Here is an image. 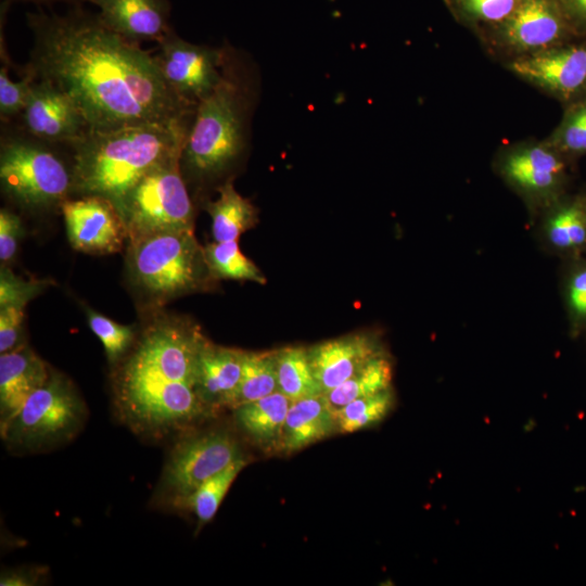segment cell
I'll use <instances>...</instances> for the list:
<instances>
[{
    "instance_id": "cell-1",
    "label": "cell",
    "mask_w": 586,
    "mask_h": 586,
    "mask_svg": "<svg viewBox=\"0 0 586 586\" xmlns=\"http://www.w3.org/2000/svg\"><path fill=\"white\" fill-rule=\"evenodd\" d=\"M34 35L24 73L49 81L85 118L89 130L173 123L195 107L165 82L153 55L110 28L98 14L74 5L65 14H27Z\"/></svg>"
},
{
    "instance_id": "cell-2",
    "label": "cell",
    "mask_w": 586,
    "mask_h": 586,
    "mask_svg": "<svg viewBox=\"0 0 586 586\" xmlns=\"http://www.w3.org/2000/svg\"><path fill=\"white\" fill-rule=\"evenodd\" d=\"M206 336L187 318L160 316L136 337L113 380L119 417L138 434L162 437L212 410L196 390Z\"/></svg>"
},
{
    "instance_id": "cell-3",
    "label": "cell",
    "mask_w": 586,
    "mask_h": 586,
    "mask_svg": "<svg viewBox=\"0 0 586 586\" xmlns=\"http://www.w3.org/2000/svg\"><path fill=\"white\" fill-rule=\"evenodd\" d=\"M192 118L88 130L68 145L73 152V193L102 196L117 207L148 171L182 152Z\"/></svg>"
},
{
    "instance_id": "cell-4",
    "label": "cell",
    "mask_w": 586,
    "mask_h": 586,
    "mask_svg": "<svg viewBox=\"0 0 586 586\" xmlns=\"http://www.w3.org/2000/svg\"><path fill=\"white\" fill-rule=\"evenodd\" d=\"M222 49L221 77L198 103L180 157L181 170L202 181L222 176L244 152L255 95L244 59Z\"/></svg>"
},
{
    "instance_id": "cell-5",
    "label": "cell",
    "mask_w": 586,
    "mask_h": 586,
    "mask_svg": "<svg viewBox=\"0 0 586 586\" xmlns=\"http://www.w3.org/2000/svg\"><path fill=\"white\" fill-rule=\"evenodd\" d=\"M128 250L130 277L153 302L204 290L214 281L193 230L143 237L130 241Z\"/></svg>"
},
{
    "instance_id": "cell-6",
    "label": "cell",
    "mask_w": 586,
    "mask_h": 586,
    "mask_svg": "<svg viewBox=\"0 0 586 586\" xmlns=\"http://www.w3.org/2000/svg\"><path fill=\"white\" fill-rule=\"evenodd\" d=\"M50 144L23 130L1 136V187L23 207H61L73 193L72 166L68 167Z\"/></svg>"
},
{
    "instance_id": "cell-7",
    "label": "cell",
    "mask_w": 586,
    "mask_h": 586,
    "mask_svg": "<svg viewBox=\"0 0 586 586\" xmlns=\"http://www.w3.org/2000/svg\"><path fill=\"white\" fill-rule=\"evenodd\" d=\"M178 153L148 171L118 206L128 242L155 233L194 230L193 205Z\"/></svg>"
},
{
    "instance_id": "cell-8",
    "label": "cell",
    "mask_w": 586,
    "mask_h": 586,
    "mask_svg": "<svg viewBox=\"0 0 586 586\" xmlns=\"http://www.w3.org/2000/svg\"><path fill=\"white\" fill-rule=\"evenodd\" d=\"M86 417L84 400L73 383L51 371L47 382L36 390L21 409L1 429L13 448L37 450L71 438Z\"/></svg>"
},
{
    "instance_id": "cell-9",
    "label": "cell",
    "mask_w": 586,
    "mask_h": 586,
    "mask_svg": "<svg viewBox=\"0 0 586 586\" xmlns=\"http://www.w3.org/2000/svg\"><path fill=\"white\" fill-rule=\"evenodd\" d=\"M575 38L557 0H522L504 22L477 36L485 52L502 64Z\"/></svg>"
},
{
    "instance_id": "cell-10",
    "label": "cell",
    "mask_w": 586,
    "mask_h": 586,
    "mask_svg": "<svg viewBox=\"0 0 586 586\" xmlns=\"http://www.w3.org/2000/svg\"><path fill=\"white\" fill-rule=\"evenodd\" d=\"M243 457L238 442L225 431L189 436L173 448L162 476L164 495L181 507L206 480Z\"/></svg>"
},
{
    "instance_id": "cell-11",
    "label": "cell",
    "mask_w": 586,
    "mask_h": 586,
    "mask_svg": "<svg viewBox=\"0 0 586 586\" xmlns=\"http://www.w3.org/2000/svg\"><path fill=\"white\" fill-rule=\"evenodd\" d=\"M568 161L545 139L525 140L504 146L496 167L501 178L527 201L552 205L563 193Z\"/></svg>"
},
{
    "instance_id": "cell-12",
    "label": "cell",
    "mask_w": 586,
    "mask_h": 586,
    "mask_svg": "<svg viewBox=\"0 0 586 586\" xmlns=\"http://www.w3.org/2000/svg\"><path fill=\"white\" fill-rule=\"evenodd\" d=\"M563 106L586 99V38H575L502 64Z\"/></svg>"
},
{
    "instance_id": "cell-13",
    "label": "cell",
    "mask_w": 586,
    "mask_h": 586,
    "mask_svg": "<svg viewBox=\"0 0 586 586\" xmlns=\"http://www.w3.org/2000/svg\"><path fill=\"white\" fill-rule=\"evenodd\" d=\"M157 44L153 56L165 82L184 103L196 107L221 77L224 49L186 41L173 28Z\"/></svg>"
},
{
    "instance_id": "cell-14",
    "label": "cell",
    "mask_w": 586,
    "mask_h": 586,
    "mask_svg": "<svg viewBox=\"0 0 586 586\" xmlns=\"http://www.w3.org/2000/svg\"><path fill=\"white\" fill-rule=\"evenodd\" d=\"M71 245L89 254H111L123 249L128 232L115 205L105 198L85 195L61 205Z\"/></svg>"
},
{
    "instance_id": "cell-15",
    "label": "cell",
    "mask_w": 586,
    "mask_h": 586,
    "mask_svg": "<svg viewBox=\"0 0 586 586\" xmlns=\"http://www.w3.org/2000/svg\"><path fill=\"white\" fill-rule=\"evenodd\" d=\"M21 130L46 142L69 145L88 125L72 101L52 84L34 79L26 105L18 116Z\"/></svg>"
},
{
    "instance_id": "cell-16",
    "label": "cell",
    "mask_w": 586,
    "mask_h": 586,
    "mask_svg": "<svg viewBox=\"0 0 586 586\" xmlns=\"http://www.w3.org/2000/svg\"><path fill=\"white\" fill-rule=\"evenodd\" d=\"M309 360L323 394L336 387L371 359L383 355L375 337L349 334L308 348Z\"/></svg>"
},
{
    "instance_id": "cell-17",
    "label": "cell",
    "mask_w": 586,
    "mask_h": 586,
    "mask_svg": "<svg viewBox=\"0 0 586 586\" xmlns=\"http://www.w3.org/2000/svg\"><path fill=\"white\" fill-rule=\"evenodd\" d=\"M114 31L128 40L158 41L170 29L169 0H90Z\"/></svg>"
},
{
    "instance_id": "cell-18",
    "label": "cell",
    "mask_w": 586,
    "mask_h": 586,
    "mask_svg": "<svg viewBox=\"0 0 586 586\" xmlns=\"http://www.w3.org/2000/svg\"><path fill=\"white\" fill-rule=\"evenodd\" d=\"M49 366L26 344L0 355V428L50 377Z\"/></svg>"
},
{
    "instance_id": "cell-19",
    "label": "cell",
    "mask_w": 586,
    "mask_h": 586,
    "mask_svg": "<svg viewBox=\"0 0 586 586\" xmlns=\"http://www.w3.org/2000/svg\"><path fill=\"white\" fill-rule=\"evenodd\" d=\"M244 351L204 342L198 365L196 390L211 409L230 407L241 379Z\"/></svg>"
},
{
    "instance_id": "cell-20",
    "label": "cell",
    "mask_w": 586,
    "mask_h": 586,
    "mask_svg": "<svg viewBox=\"0 0 586 586\" xmlns=\"http://www.w3.org/2000/svg\"><path fill=\"white\" fill-rule=\"evenodd\" d=\"M337 432L335 415L323 394L291 403L283 424L280 448L297 451Z\"/></svg>"
},
{
    "instance_id": "cell-21",
    "label": "cell",
    "mask_w": 586,
    "mask_h": 586,
    "mask_svg": "<svg viewBox=\"0 0 586 586\" xmlns=\"http://www.w3.org/2000/svg\"><path fill=\"white\" fill-rule=\"evenodd\" d=\"M218 198L207 201L204 208L212 219L215 241H238L239 237L258 222V211L234 189L231 178L217 187Z\"/></svg>"
},
{
    "instance_id": "cell-22",
    "label": "cell",
    "mask_w": 586,
    "mask_h": 586,
    "mask_svg": "<svg viewBox=\"0 0 586 586\" xmlns=\"http://www.w3.org/2000/svg\"><path fill=\"white\" fill-rule=\"evenodd\" d=\"M279 391L235 407L238 425L264 447L280 446L285 417L291 405Z\"/></svg>"
},
{
    "instance_id": "cell-23",
    "label": "cell",
    "mask_w": 586,
    "mask_h": 586,
    "mask_svg": "<svg viewBox=\"0 0 586 586\" xmlns=\"http://www.w3.org/2000/svg\"><path fill=\"white\" fill-rule=\"evenodd\" d=\"M277 381L278 391L292 402L323 394L306 347L288 346L277 351Z\"/></svg>"
},
{
    "instance_id": "cell-24",
    "label": "cell",
    "mask_w": 586,
    "mask_h": 586,
    "mask_svg": "<svg viewBox=\"0 0 586 586\" xmlns=\"http://www.w3.org/2000/svg\"><path fill=\"white\" fill-rule=\"evenodd\" d=\"M392 375V364L383 354L368 361L346 381L323 395L335 412L354 399L391 388Z\"/></svg>"
},
{
    "instance_id": "cell-25",
    "label": "cell",
    "mask_w": 586,
    "mask_h": 586,
    "mask_svg": "<svg viewBox=\"0 0 586 586\" xmlns=\"http://www.w3.org/2000/svg\"><path fill=\"white\" fill-rule=\"evenodd\" d=\"M277 391V351L244 352L241 379L229 408L234 409Z\"/></svg>"
},
{
    "instance_id": "cell-26",
    "label": "cell",
    "mask_w": 586,
    "mask_h": 586,
    "mask_svg": "<svg viewBox=\"0 0 586 586\" xmlns=\"http://www.w3.org/2000/svg\"><path fill=\"white\" fill-rule=\"evenodd\" d=\"M449 14L477 37L504 22L522 0H443Z\"/></svg>"
},
{
    "instance_id": "cell-27",
    "label": "cell",
    "mask_w": 586,
    "mask_h": 586,
    "mask_svg": "<svg viewBox=\"0 0 586 586\" xmlns=\"http://www.w3.org/2000/svg\"><path fill=\"white\" fill-rule=\"evenodd\" d=\"M204 254L214 280H244L259 284L267 282L259 268L241 252L238 241H215L204 247Z\"/></svg>"
},
{
    "instance_id": "cell-28",
    "label": "cell",
    "mask_w": 586,
    "mask_h": 586,
    "mask_svg": "<svg viewBox=\"0 0 586 586\" xmlns=\"http://www.w3.org/2000/svg\"><path fill=\"white\" fill-rule=\"evenodd\" d=\"M546 225L549 241L558 249H577L586 243L585 200L555 204Z\"/></svg>"
},
{
    "instance_id": "cell-29",
    "label": "cell",
    "mask_w": 586,
    "mask_h": 586,
    "mask_svg": "<svg viewBox=\"0 0 586 586\" xmlns=\"http://www.w3.org/2000/svg\"><path fill=\"white\" fill-rule=\"evenodd\" d=\"M392 388L354 399L335 415L336 430L340 433H353L381 421L393 406Z\"/></svg>"
},
{
    "instance_id": "cell-30",
    "label": "cell",
    "mask_w": 586,
    "mask_h": 586,
    "mask_svg": "<svg viewBox=\"0 0 586 586\" xmlns=\"http://www.w3.org/2000/svg\"><path fill=\"white\" fill-rule=\"evenodd\" d=\"M246 464L244 457L237 459L226 469L206 480L183 501L182 506L189 507L200 522H209L216 514L231 484Z\"/></svg>"
},
{
    "instance_id": "cell-31",
    "label": "cell",
    "mask_w": 586,
    "mask_h": 586,
    "mask_svg": "<svg viewBox=\"0 0 586 586\" xmlns=\"http://www.w3.org/2000/svg\"><path fill=\"white\" fill-rule=\"evenodd\" d=\"M563 107L561 120L545 140L572 160L586 154V99Z\"/></svg>"
},
{
    "instance_id": "cell-32",
    "label": "cell",
    "mask_w": 586,
    "mask_h": 586,
    "mask_svg": "<svg viewBox=\"0 0 586 586\" xmlns=\"http://www.w3.org/2000/svg\"><path fill=\"white\" fill-rule=\"evenodd\" d=\"M87 320L90 330L101 341L110 364H118L136 340L133 327L115 322L92 309H87Z\"/></svg>"
},
{
    "instance_id": "cell-33",
    "label": "cell",
    "mask_w": 586,
    "mask_h": 586,
    "mask_svg": "<svg viewBox=\"0 0 586 586\" xmlns=\"http://www.w3.org/2000/svg\"><path fill=\"white\" fill-rule=\"evenodd\" d=\"M50 284L48 279L24 280L2 265L0 270V307L10 304L26 306L30 300L43 292Z\"/></svg>"
},
{
    "instance_id": "cell-34",
    "label": "cell",
    "mask_w": 586,
    "mask_h": 586,
    "mask_svg": "<svg viewBox=\"0 0 586 586\" xmlns=\"http://www.w3.org/2000/svg\"><path fill=\"white\" fill-rule=\"evenodd\" d=\"M33 77L24 73L18 81H13L8 75V64L0 69V116L8 122L18 117L23 112L29 94Z\"/></svg>"
},
{
    "instance_id": "cell-35",
    "label": "cell",
    "mask_w": 586,
    "mask_h": 586,
    "mask_svg": "<svg viewBox=\"0 0 586 586\" xmlns=\"http://www.w3.org/2000/svg\"><path fill=\"white\" fill-rule=\"evenodd\" d=\"M25 306L5 305L0 307V353H7L24 345L23 322Z\"/></svg>"
},
{
    "instance_id": "cell-36",
    "label": "cell",
    "mask_w": 586,
    "mask_h": 586,
    "mask_svg": "<svg viewBox=\"0 0 586 586\" xmlns=\"http://www.w3.org/2000/svg\"><path fill=\"white\" fill-rule=\"evenodd\" d=\"M22 221L13 212L0 211V259L5 264L16 254L18 241L22 237Z\"/></svg>"
},
{
    "instance_id": "cell-37",
    "label": "cell",
    "mask_w": 586,
    "mask_h": 586,
    "mask_svg": "<svg viewBox=\"0 0 586 586\" xmlns=\"http://www.w3.org/2000/svg\"><path fill=\"white\" fill-rule=\"evenodd\" d=\"M569 305L576 318L586 319V267L571 278L568 290Z\"/></svg>"
},
{
    "instance_id": "cell-38",
    "label": "cell",
    "mask_w": 586,
    "mask_h": 586,
    "mask_svg": "<svg viewBox=\"0 0 586 586\" xmlns=\"http://www.w3.org/2000/svg\"><path fill=\"white\" fill-rule=\"evenodd\" d=\"M578 37L586 38V0H557Z\"/></svg>"
},
{
    "instance_id": "cell-39",
    "label": "cell",
    "mask_w": 586,
    "mask_h": 586,
    "mask_svg": "<svg viewBox=\"0 0 586 586\" xmlns=\"http://www.w3.org/2000/svg\"><path fill=\"white\" fill-rule=\"evenodd\" d=\"M37 581L34 573L29 572H10L1 575V586H24L33 585Z\"/></svg>"
},
{
    "instance_id": "cell-40",
    "label": "cell",
    "mask_w": 586,
    "mask_h": 586,
    "mask_svg": "<svg viewBox=\"0 0 586 586\" xmlns=\"http://www.w3.org/2000/svg\"><path fill=\"white\" fill-rule=\"evenodd\" d=\"M5 1L9 2V3L11 1H27V2L38 3V4H48V3L55 2V1H63V2L71 3L73 5H80L84 2H90V0H5Z\"/></svg>"
},
{
    "instance_id": "cell-41",
    "label": "cell",
    "mask_w": 586,
    "mask_h": 586,
    "mask_svg": "<svg viewBox=\"0 0 586 586\" xmlns=\"http://www.w3.org/2000/svg\"><path fill=\"white\" fill-rule=\"evenodd\" d=\"M585 214H586V200H585Z\"/></svg>"
}]
</instances>
